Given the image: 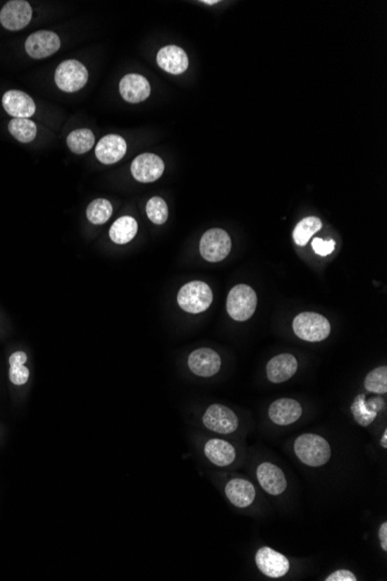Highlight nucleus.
<instances>
[{
	"instance_id": "nucleus-1",
	"label": "nucleus",
	"mask_w": 387,
	"mask_h": 581,
	"mask_svg": "<svg viewBox=\"0 0 387 581\" xmlns=\"http://www.w3.org/2000/svg\"><path fill=\"white\" fill-rule=\"evenodd\" d=\"M295 453L309 467H321L331 458V446L325 439L317 434H303L295 442Z\"/></svg>"
},
{
	"instance_id": "nucleus-2",
	"label": "nucleus",
	"mask_w": 387,
	"mask_h": 581,
	"mask_svg": "<svg viewBox=\"0 0 387 581\" xmlns=\"http://www.w3.org/2000/svg\"><path fill=\"white\" fill-rule=\"evenodd\" d=\"M214 295L211 288L202 281L185 284L178 294L180 307L189 314H201L211 305Z\"/></svg>"
},
{
	"instance_id": "nucleus-3",
	"label": "nucleus",
	"mask_w": 387,
	"mask_h": 581,
	"mask_svg": "<svg viewBox=\"0 0 387 581\" xmlns=\"http://www.w3.org/2000/svg\"><path fill=\"white\" fill-rule=\"evenodd\" d=\"M293 332L300 339L319 343L331 334L328 319L316 312H302L293 319Z\"/></svg>"
},
{
	"instance_id": "nucleus-4",
	"label": "nucleus",
	"mask_w": 387,
	"mask_h": 581,
	"mask_svg": "<svg viewBox=\"0 0 387 581\" xmlns=\"http://www.w3.org/2000/svg\"><path fill=\"white\" fill-rule=\"evenodd\" d=\"M257 294L247 284H238L228 293L226 309L232 319L237 322L250 319L257 310Z\"/></svg>"
},
{
	"instance_id": "nucleus-5",
	"label": "nucleus",
	"mask_w": 387,
	"mask_h": 581,
	"mask_svg": "<svg viewBox=\"0 0 387 581\" xmlns=\"http://www.w3.org/2000/svg\"><path fill=\"white\" fill-rule=\"evenodd\" d=\"M87 80V69L85 68L84 64L75 59L64 61L56 69V85L66 93H75L82 90Z\"/></svg>"
},
{
	"instance_id": "nucleus-6",
	"label": "nucleus",
	"mask_w": 387,
	"mask_h": 581,
	"mask_svg": "<svg viewBox=\"0 0 387 581\" xmlns=\"http://www.w3.org/2000/svg\"><path fill=\"white\" fill-rule=\"evenodd\" d=\"M232 243L228 232L223 229H210L205 232L199 243V252L209 262L224 260L231 251Z\"/></svg>"
},
{
	"instance_id": "nucleus-7",
	"label": "nucleus",
	"mask_w": 387,
	"mask_h": 581,
	"mask_svg": "<svg viewBox=\"0 0 387 581\" xmlns=\"http://www.w3.org/2000/svg\"><path fill=\"white\" fill-rule=\"evenodd\" d=\"M203 424L210 431L219 434H231L239 426V420L230 408L221 404H214L205 412Z\"/></svg>"
},
{
	"instance_id": "nucleus-8",
	"label": "nucleus",
	"mask_w": 387,
	"mask_h": 581,
	"mask_svg": "<svg viewBox=\"0 0 387 581\" xmlns=\"http://www.w3.org/2000/svg\"><path fill=\"white\" fill-rule=\"evenodd\" d=\"M255 563L259 570L269 578H281L288 573L290 563L285 556L275 551L269 546L259 549L255 555Z\"/></svg>"
},
{
	"instance_id": "nucleus-9",
	"label": "nucleus",
	"mask_w": 387,
	"mask_h": 581,
	"mask_svg": "<svg viewBox=\"0 0 387 581\" xmlns=\"http://www.w3.org/2000/svg\"><path fill=\"white\" fill-rule=\"evenodd\" d=\"M32 14V7L27 1L12 0L5 4L3 10L0 11V23L6 30L16 32L28 26Z\"/></svg>"
},
{
	"instance_id": "nucleus-10",
	"label": "nucleus",
	"mask_w": 387,
	"mask_h": 581,
	"mask_svg": "<svg viewBox=\"0 0 387 581\" xmlns=\"http://www.w3.org/2000/svg\"><path fill=\"white\" fill-rule=\"evenodd\" d=\"M164 171L163 159L154 154H140L131 164V173L140 183H153L163 176Z\"/></svg>"
},
{
	"instance_id": "nucleus-11",
	"label": "nucleus",
	"mask_w": 387,
	"mask_h": 581,
	"mask_svg": "<svg viewBox=\"0 0 387 581\" xmlns=\"http://www.w3.org/2000/svg\"><path fill=\"white\" fill-rule=\"evenodd\" d=\"M59 48L61 39L59 35L50 30L35 32L26 41V51L32 59H47L59 51Z\"/></svg>"
},
{
	"instance_id": "nucleus-12",
	"label": "nucleus",
	"mask_w": 387,
	"mask_h": 581,
	"mask_svg": "<svg viewBox=\"0 0 387 581\" xmlns=\"http://www.w3.org/2000/svg\"><path fill=\"white\" fill-rule=\"evenodd\" d=\"M189 369L201 377H211L221 369V356L211 348H199L189 355Z\"/></svg>"
},
{
	"instance_id": "nucleus-13",
	"label": "nucleus",
	"mask_w": 387,
	"mask_h": 581,
	"mask_svg": "<svg viewBox=\"0 0 387 581\" xmlns=\"http://www.w3.org/2000/svg\"><path fill=\"white\" fill-rule=\"evenodd\" d=\"M3 106L7 114L14 118H30L36 111L35 102L25 92L11 90L3 97Z\"/></svg>"
},
{
	"instance_id": "nucleus-14",
	"label": "nucleus",
	"mask_w": 387,
	"mask_h": 581,
	"mask_svg": "<svg viewBox=\"0 0 387 581\" xmlns=\"http://www.w3.org/2000/svg\"><path fill=\"white\" fill-rule=\"evenodd\" d=\"M257 480L261 487L270 496H278L283 494L286 489V478L280 467L264 462L260 464L257 470Z\"/></svg>"
},
{
	"instance_id": "nucleus-15",
	"label": "nucleus",
	"mask_w": 387,
	"mask_h": 581,
	"mask_svg": "<svg viewBox=\"0 0 387 581\" xmlns=\"http://www.w3.org/2000/svg\"><path fill=\"white\" fill-rule=\"evenodd\" d=\"M120 93L125 102L138 104L150 97L151 86L143 75L130 73L121 80Z\"/></svg>"
},
{
	"instance_id": "nucleus-16",
	"label": "nucleus",
	"mask_w": 387,
	"mask_h": 581,
	"mask_svg": "<svg viewBox=\"0 0 387 581\" xmlns=\"http://www.w3.org/2000/svg\"><path fill=\"white\" fill-rule=\"evenodd\" d=\"M127 152V142L120 135H107L95 147V156L106 165L118 163Z\"/></svg>"
},
{
	"instance_id": "nucleus-17",
	"label": "nucleus",
	"mask_w": 387,
	"mask_h": 581,
	"mask_svg": "<svg viewBox=\"0 0 387 581\" xmlns=\"http://www.w3.org/2000/svg\"><path fill=\"white\" fill-rule=\"evenodd\" d=\"M302 413L303 410L300 403L290 398L277 399L269 406L268 411L270 420L280 426H288L296 422L302 417Z\"/></svg>"
},
{
	"instance_id": "nucleus-18",
	"label": "nucleus",
	"mask_w": 387,
	"mask_h": 581,
	"mask_svg": "<svg viewBox=\"0 0 387 581\" xmlns=\"http://www.w3.org/2000/svg\"><path fill=\"white\" fill-rule=\"evenodd\" d=\"M385 406V400L381 397L365 399V395H358L355 398L352 405V415L355 420L362 427H368L374 422L377 417L378 412H381Z\"/></svg>"
},
{
	"instance_id": "nucleus-19",
	"label": "nucleus",
	"mask_w": 387,
	"mask_h": 581,
	"mask_svg": "<svg viewBox=\"0 0 387 581\" xmlns=\"http://www.w3.org/2000/svg\"><path fill=\"white\" fill-rule=\"evenodd\" d=\"M156 63L161 69L172 75H181L189 66L188 56L185 50L176 46L164 47L160 49L156 55Z\"/></svg>"
},
{
	"instance_id": "nucleus-20",
	"label": "nucleus",
	"mask_w": 387,
	"mask_h": 581,
	"mask_svg": "<svg viewBox=\"0 0 387 581\" xmlns=\"http://www.w3.org/2000/svg\"><path fill=\"white\" fill-rule=\"evenodd\" d=\"M298 369V362L291 354H280L270 360L267 365V376L270 382L283 383L291 379Z\"/></svg>"
},
{
	"instance_id": "nucleus-21",
	"label": "nucleus",
	"mask_w": 387,
	"mask_h": 581,
	"mask_svg": "<svg viewBox=\"0 0 387 581\" xmlns=\"http://www.w3.org/2000/svg\"><path fill=\"white\" fill-rule=\"evenodd\" d=\"M225 494L232 505L239 508H245L253 503L255 499V489L248 480L235 478L230 480L225 487Z\"/></svg>"
},
{
	"instance_id": "nucleus-22",
	"label": "nucleus",
	"mask_w": 387,
	"mask_h": 581,
	"mask_svg": "<svg viewBox=\"0 0 387 581\" xmlns=\"http://www.w3.org/2000/svg\"><path fill=\"white\" fill-rule=\"evenodd\" d=\"M205 456L210 462L219 467H228L233 463L235 458V449L228 441L212 439L209 440L204 447Z\"/></svg>"
},
{
	"instance_id": "nucleus-23",
	"label": "nucleus",
	"mask_w": 387,
	"mask_h": 581,
	"mask_svg": "<svg viewBox=\"0 0 387 581\" xmlns=\"http://www.w3.org/2000/svg\"><path fill=\"white\" fill-rule=\"evenodd\" d=\"M137 230H138V224H137L136 219L130 216H123L116 219L114 224L111 226L109 230V237L118 245H123L135 238Z\"/></svg>"
},
{
	"instance_id": "nucleus-24",
	"label": "nucleus",
	"mask_w": 387,
	"mask_h": 581,
	"mask_svg": "<svg viewBox=\"0 0 387 581\" xmlns=\"http://www.w3.org/2000/svg\"><path fill=\"white\" fill-rule=\"evenodd\" d=\"M322 223L318 217L309 216L302 219L293 230V240L297 245L305 246L313 235L321 229Z\"/></svg>"
},
{
	"instance_id": "nucleus-25",
	"label": "nucleus",
	"mask_w": 387,
	"mask_h": 581,
	"mask_svg": "<svg viewBox=\"0 0 387 581\" xmlns=\"http://www.w3.org/2000/svg\"><path fill=\"white\" fill-rule=\"evenodd\" d=\"M68 147L72 152L77 154H86L91 150L95 143V137L90 129H78L72 131L66 140Z\"/></svg>"
},
{
	"instance_id": "nucleus-26",
	"label": "nucleus",
	"mask_w": 387,
	"mask_h": 581,
	"mask_svg": "<svg viewBox=\"0 0 387 581\" xmlns=\"http://www.w3.org/2000/svg\"><path fill=\"white\" fill-rule=\"evenodd\" d=\"M10 134L21 143H30L37 134V128L30 118H13L8 124Z\"/></svg>"
},
{
	"instance_id": "nucleus-27",
	"label": "nucleus",
	"mask_w": 387,
	"mask_h": 581,
	"mask_svg": "<svg viewBox=\"0 0 387 581\" xmlns=\"http://www.w3.org/2000/svg\"><path fill=\"white\" fill-rule=\"evenodd\" d=\"M26 353L16 352L10 356V379L16 386H23L30 379V370L25 367Z\"/></svg>"
},
{
	"instance_id": "nucleus-28",
	"label": "nucleus",
	"mask_w": 387,
	"mask_h": 581,
	"mask_svg": "<svg viewBox=\"0 0 387 581\" xmlns=\"http://www.w3.org/2000/svg\"><path fill=\"white\" fill-rule=\"evenodd\" d=\"M86 214H87V219L90 222L93 223L95 226H102V224L108 222V219H111V214H113V207H111V203L108 200L97 199L93 202L90 203Z\"/></svg>"
},
{
	"instance_id": "nucleus-29",
	"label": "nucleus",
	"mask_w": 387,
	"mask_h": 581,
	"mask_svg": "<svg viewBox=\"0 0 387 581\" xmlns=\"http://www.w3.org/2000/svg\"><path fill=\"white\" fill-rule=\"evenodd\" d=\"M364 386L368 391L378 395H385L387 392L386 367H378L369 372L368 376L365 377Z\"/></svg>"
},
{
	"instance_id": "nucleus-30",
	"label": "nucleus",
	"mask_w": 387,
	"mask_h": 581,
	"mask_svg": "<svg viewBox=\"0 0 387 581\" xmlns=\"http://www.w3.org/2000/svg\"><path fill=\"white\" fill-rule=\"evenodd\" d=\"M147 217L150 219L151 222L158 226H161L166 222L168 219V208H167V203L164 201L161 197H152L149 200L147 204Z\"/></svg>"
},
{
	"instance_id": "nucleus-31",
	"label": "nucleus",
	"mask_w": 387,
	"mask_h": 581,
	"mask_svg": "<svg viewBox=\"0 0 387 581\" xmlns=\"http://www.w3.org/2000/svg\"><path fill=\"white\" fill-rule=\"evenodd\" d=\"M336 240H333V239L324 240V239L314 238L312 242L313 251L316 252L317 255H321V257L331 255L336 250Z\"/></svg>"
},
{
	"instance_id": "nucleus-32",
	"label": "nucleus",
	"mask_w": 387,
	"mask_h": 581,
	"mask_svg": "<svg viewBox=\"0 0 387 581\" xmlns=\"http://www.w3.org/2000/svg\"><path fill=\"white\" fill-rule=\"evenodd\" d=\"M326 581H356V577L354 573L349 570H338L334 572L332 575L325 579Z\"/></svg>"
},
{
	"instance_id": "nucleus-33",
	"label": "nucleus",
	"mask_w": 387,
	"mask_h": 581,
	"mask_svg": "<svg viewBox=\"0 0 387 581\" xmlns=\"http://www.w3.org/2000/svg\"><path fill=\"white\" fill-rule=\"evenodd\" d=\"M379 539L381 548L384 551H387V522L383 523L379 529Z\"/></svg>"
},
{
	"instance_id": "nucleus-34",
	"label": "nucleus",
	"mask_w": 387,
	"mask_h": 581,
	"mask_svg": "<svg viewBox=\"0 0 387 581\" xmlns=\"http://www.w3.org/2000/svg\"><path fill=\"white\" fill-rule=\"evenodd\" d=\"M381 447L387 448V431L384 432V435H383V438H381Z\"/></svg>"
},
{
	"instance_id": "nucleus-35",
	"label": "nucleus",
	"mask_w": 387,
	"mask_h": 581,
	"mask_svg": "<svg viewBox=\"0 0 387 581\" xmlns=\"http://www.w3.org/2000/svg\"><path fill=\"white\" fill-rule=\"evenodd\" d=\"M203 3L208 4V5H214V4H217V1H216V0H214V1H211V0H210V1L207 0V1H203Z\"/></svg>"
}]
</instances>
